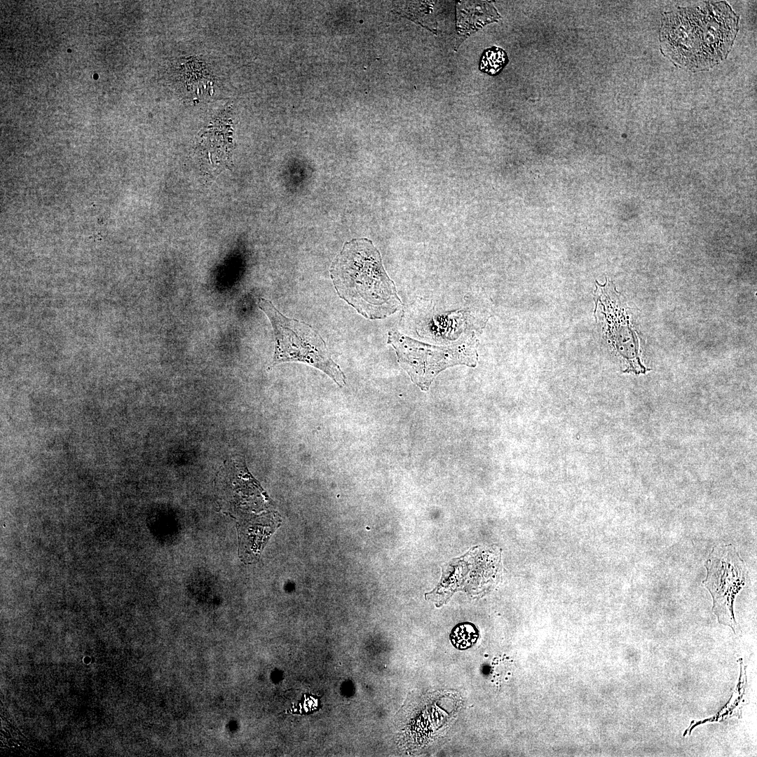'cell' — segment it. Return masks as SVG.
<instances>
[{
    "label": "cell",
    "instance_id": "cell-1",
    "mask_svg": "<svg viewBox=\"0 0 757 757\" xmlns=\"http://www.w3.org/2000/svg\"><path fill=\"white\" fill-rule=\"evenodd\" d=\"M738 25L739 17L725 1L678 8L662 15L661 50L681 68L708 70L727 57Z\"/></svg>",
    "mask_w": 757,
    "mask_h": 757
},
{
    "label": "cell",
    "instance_id": "cell-2",
    "mask_svg": "<svg viewBox=\"0 0 757 757\" xmlns=\"http://www.w3.org/2000/svg\"><path fill=\"white\" fill-rule=\"evenodd\" d=\"M329 272L338 295L367 319H384L402 306L395 283L371 240L346 242Z\"/></svg>",
    "mask_w": 757,
    "mask_h": 757
},
{
    "label": "cell",
    "instance_id": "cell-3",
    "mask_svg": "<svg viewBox=\"0 0 757 757\" xmlns=\"http://www.w3.org/2000/svg\"><path fill=\"white\" fill-rule=\"evenodd\" d=\"M258 305L273 329L272 367L282 362H300L322 371L340 387L346 384L345 374L332 360L325 341L312 327L285 316L268 299L260 298Z\"/></svg>",
    "mask_w": 757,
    "mask_h": 757
},
{
    "label": "cell",
    "instance_id": "cell-4",
    "mask_svg": "<svg viewBox=\"0 0 757 757\" xmlns=\"http://www.w3.org/2000/svg\"><path fill=\"white\" fill-rule=\"evenodd\" d=\"M387 343L395 349L397 362L411 380L425 391L445 369L458 364L474 367L477 362V341L474 334L452 345L435 346L390 331Z\"/></svg>",
    "mask_w": 757,
    "mask_h": 757
},
{
    "label": "cell",
    "instance_id": "cell-5",
    "mask_svg": "<svg viewBox=\"0 0 757 757\" xmlns=\"http://www.w3.org/2000/svg\"><path fill=\"white\" fill-rule=\"evenodd\" d=\"M703 580L713 598V611L721 624L737 634L740 628L733 613L735 596L748 582V570L732 545L714 547L706 561Z\"/></svg>",
    "mask_w": 757,
    "mask_h": 757
},
{
    "label": "cell",
    "instance_id": "cell-6",
    "mask_svg": "<svg viewBox=\"0 0 757 757\" xmlns=\"http://www.w3.org/2000/svg\"><path fill=\"white\" fill-rule=\"evenodd\" d=\"M507 62V57L505 52L500 48L492 47L483 53L479 69L485 73L493 75L499 72Z\"/></svg>",
    "mask_w": 757,
    "mask_h": 757
},
{
    "label": "cell",
    "instance_id": "cell-7",
    "mask_svg": "<svg viewBox=\"0 0 757 757\" xmlns=\"http://www.w3.org/2000/svg\"><path fill=\"white\" fill-rule=\"evenodd\" d=\"M478 638V632L474 625L468 622L456 625L450 634L452 644L458 649L464 650L472 646Z\"/></svg>",
    "mask_w": 757,
    "mask_h": 757
}]
</instances>
